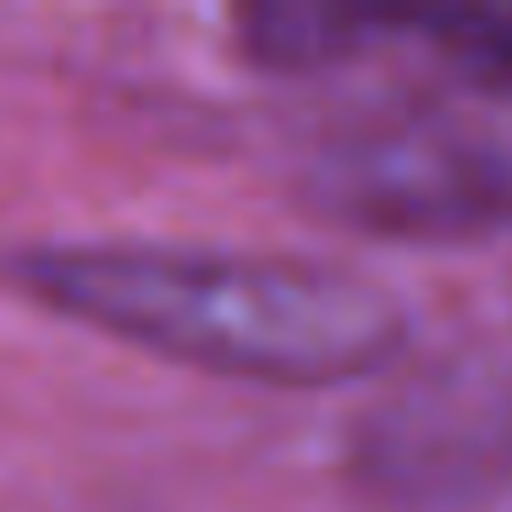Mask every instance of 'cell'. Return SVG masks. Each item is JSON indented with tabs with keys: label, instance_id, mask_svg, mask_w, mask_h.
I'll return each instance as SVG.
<instances>
[{
	"label": "cell",
	"instance_id": "cell-2",
	"mask_svg": "<svg viewBox=\"0 0 512 512\" xmlns=\"http://www.w3.org/2000/svg\"><path fill=\"white\" fill-rule=\"evenodd\" d=\"M298 199L380 243H479L512 226V133L452 116L369 122L303 160Z\"/></svg>",
	"mask_w": 512,
	"mask_h": 512
},
{
	"label": "cell",
	"instance_id": "cell-3",
	"mask_svg": "<svg viewBox=\"0 0 512 512\" xmlns=\"http://www.w3.org/2000/svg\"><path fill=\"white\" fill-rule=\"evenodd\" d=\"M237 56L259 72L309 78L369 56L375 45L408 34L391 0H254L232 12Z\"/></svg>",
	"mask_w": 512,
	"mask_h": 512
},
{
	"label": "cell",
	"instance_id": "cell-1",
	"mask_svg": "<svg viewBox=\"0 0 512 512\" xmlns=\"http://www.w3.org/2000/svg\"><path fill=\"white\" fill-rule=\"evenodd\" d=\"M12 281L67 320L254 386H342L391 364L408 314L364 270L171 243H50Z\"/></svg>",
	"mask_w": 512,
	"mask_h": 512
},
{
	"label": "cell",
	"instance_id": "cell-4",
	"mask_svg": "<svg viewBox=\"0 0 512 512\" xmlns=\"http://www.w3.org/2000/svg\"><path fill=\"white\" fill-rule=\"evenodd\" d=\"M402 23L485 94H512V6H402Z\"/></svg>",
	"mask_w": 512,
	"mask_h": 512
}]
</instances>
